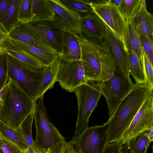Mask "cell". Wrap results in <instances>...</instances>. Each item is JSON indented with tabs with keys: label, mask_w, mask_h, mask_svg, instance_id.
<instances>
[{
	"label": "cell",
	"mask_w": 153,
	"mask_h": 153,
	"mask_svg": "<svg viewBox=\"0 0 153 153\" xmlns=\"http://www.w3.org/2000/svg\"><path fill=\"white\" fill-rule=\"evenodd\" d=\"M60 153H71L69 145L68 143L67 142Z\"/></svg>",
	"instance_id": "43"
},
{
	"label": "cell",
	"mask_w": 153,
	"mask_h": 153,
	"mask_svg": "<svg viewBox=\"0 0 153 153\" xmlns=\"http://www.w3.org/2000/svg\"><path fill=\"white\" fill-rule=\"evenodd\" d=\"M8 88V83H7L0 90V100H3L5 96Z\"/></svg>",
	"instance_id": "42"
},
{
	"label": "cell",
	"mask_w": 153,
	"mask_h": 153,
	"mask_svg": "<svg viewBox=\"0 0 153 153\" xmlns=\"http://www.w3.org/2000/svg\"><path fill=\"white\" fill-rule=\"evenodd\" d=\"M62 47V61L80 60L81 52L80 44L74 33L68 31H64Z\"/></svg>",
	"instance_id": "22"
},
{
	"label": "cell",
	"mask_w": 153,
	"mask_h": 153,
	"mask_svg": "<svg viewBox=\"0 0 153 153\" xmlns=\"http://www.w3.org/2000/svg\"><path fill=\"white\" fill-rule=\"evenodd\" d=\"M93 42L99 57L101 71L98 82H103L109 80L114 74L116 65L103 41L95 39H91Z\"/></svg>",
	"instance_id": "19"
},
{
	"label": "cell",
	"mask_w": 153,
	"mask_h": 153,
	"mask_svg": "<svg viewBox=\"0 0 153 153\" xmlns=\"http://www.w3.org/2000/svg\"><path fill=\"white\" fill-rule=\"evenodd\" d=\"M7 36L58 54L46 42L39 33L29 23L19 22L7 34Z\"/></svg>",
	"instance_id": "14"
},
{
	"label": "cell",
	"mask_w": 153,
	"mask_h": 153,
	"mask_svg": "<svg viewBox=\"0 0 153 153\" xmlns=\"http://www.w3.org/2000/svg\"><path fill=\"white\" fill-rule=\"evenodd\" d=\"M140 63L143 71L146 85L153 91V68L145 54L143 51Z\"/></svg>",
	"instance_id": "32"
},
{
	"label": "cell",
	"mask_w": 153,
	"mask_h": 153,
	"mask_svg": "<svg viewBox=\"0 0 153 153\" xmlns=\"http://www.w3.org/2000/svg\"><path fill=\"white\" fill-rule=\"evenodd\" d=\"M93 13L97 15L126 45L127 23L119 9L109 0L98 4H89Z\"/></svg>",
	"instance_id": "8"
},
{
	"label": "cell",
	"mask_w": 153,
	"mask_h": 153,
	"mask_svg": "<svg viewBox=\"0 0 153 153\" xmlns=\"http://www.w3.org/2000/svg\"><path fill=\"white\" fill-rule=\"evenodd\" d=\"M140 3L141 0H121L118 9L127 23L135 19Z\"/></svg>",
	"instance_id": "28"
},
{
	"label": "cell",
	"mask_w": 153,
	"mask_h": 153,
	"mask_svg": "<svg viewBox=\"0 0 153 153\" xmlns=\"http://www.w3.org/2000/svg\"><path fill=\"white\" fill-rule=\"evenodd\" d=\"M53 13L51 21L57 28L75 34H82V14L71 10L60 0H48Z\"/></svg>",
	"instance_id": "11"
},
{
	"label": "cell",
	"mask_w": 153,
	"mask_h": 153,
	"mask_svg": "<svg viewBox=\"0 0 153 153\" xmlns=\"http://www.w3.org/2000/svg\"><path fill=\"white\" fill-rule=\"evenodd\" d=\"M68 8L79 14L85 15L94 13L91 8L79 0H60Z\"/></svg>",
	"instance_id": "33"
},
{
	"label": "cell",
	"mask_w": 153,
	"mask_h": 153,
	"mask_svg": "<svg viewBox=\"0 0 153 153\" xmlns=\"http://www.w3.org/2000/svg\"><path fill=\"white\" fill-rule=\"evenodd\" d=\"M108 123L88 127L71 141L82 153H104L107 143Z\"/></svg>",
	"instance_id": "7"
},
{
	"label": "cell",
	"mask_w": 153,
	"mask_h": 153,
	"mask_svg": "<svg viewBox=\"0 0 153 153\" xmlns=\"http://www.w3.org/2000/svg\"><path fill=\"white\" fill-rule=\"evenodd\" d=\"M109 1L112 4L119 8L121 4V0H109Z\"/></svg>",
	"instance_id": "44"
},
{
	"label": "cell",
	"mask_w": 153,
	"mask_h": 153,
	"mask_svg": "<svg viewBox=\"0 0 153 153\" xmlns=\"http://www.w3.org/2000/svg\"><path fill=\"white\" fill-rule=\"evenodd\" d=\"M4 49L3 47L0 50V56L4 54Z\"/></svg>",
	"instance_id": "46"
},
{
	"label": "cell",
	"mask_w": 153,
	"mask_h": 153,
	"mask_svg": "<svg viewBox=\"0 0 153 153\" xmlns=\"http://www.w3.org/2000/svg\"><path fill=\"white\" fill-rule=\"evenodd\" d=\"M2 45L15 47L23 49L36 58L44 66L52 62L58 54L38 46L10 38L7 36Z\"/></svg>",
	"instance_id": "16"
},
{
	"label": "cell",
	"mask_w": 153,
	"mask_h": 153,
	"mask_svg": "<svg viewBox=\"0 0 153 153\" xmlns=\"http://www.w3.org/2000/svg\"><path fill=\"white\" fill-rule=\"evenodd\" d=\"M80 1L88 6L89 4H98L105 2V0H79Z\"/></svg>",
	"instance_id": "40"
},
{
	"label": "cell",
	"mask_w": 153,
	"mask_h": 153,
	"mask_svg": "<svg viewBox=\"0 0 153 153\" xmlns=\"http://www.w3.org/2000/svg\"><path fill=\"white\" fill-rule=\"evenodd\" d=\"M128 70L136 83H142L144 82V75L140 61L131 51L128 50Z\"/></svg>",
	"instance_id": "29"
},
{
	"label": "cell",
	"mask_w": 153,
	"mask_h": 153,
	"mask_svg": "<svg viewBox=\"0 0 153 153\" xmlns=\"http://www.w3.org/2000/svg\"><path fill=\"white\" fill-rule=\"evenodd\" d=\"M125 40L128 50L133 53L140 62L143 50L140 42V32L135 19L127 23Z\"/></svg>",
	"instance_id": "23"
},
{
	"label": "cell",
	"mask_w": 153,
	"mask_h": 153,
	"mask_svg": "<svg viewBox=\"0 0 153 153\" xmlns=\"http://www.w3.org/2000/svg\"><path fill=\"white\" fill-rule=\"evenodd\" d=\"M0 153H2V152H1V151L0 150Z\"/></svg>",
	"instance_id": "49"
},
{
	"label": "cell",
	"mask_w": 153,
	"mask_h": 153,
	"mask_svg": "<svg viewBox=\"0 0 153 153\" xmlns=\"http://www.w3.org/2000/svg\"><path fill=\"white\" fill-rule=\"evenodd\" d=\"M62 61V55L58 54L53 62L44 68L42 82L38 95V100L43 97L46 91L53 87L56 81Z\"/></svg>",
	"instance_id": "20"
},
{
	"label": "cell",
	"mask_w": 153,
	"mask_h": 153,
	"mask_svg": "<svg viewBox=\"0 0 153 153\" xmlns=\"http://www.w3.org/2000/svg\"><path fill=\"white\" fill-rule=\"evenodd\" d=\"M134 19L139 31L153 45V16L147 10L146 0H141L140 6Z\"/></svg>",
	"instance_id": "21"
},
{
	"label": "cell",
	"mask_w": 153,
	"mask_h": 153,
	"mask_svg": "<svg viewBox=\"0 0 153 153\" xmlns=\"http://www.w3.org/2000/svg\"><path fill=\"white\" fill-rule=\"evenodd\" d=\"M4 54L10 56L21 65L35 72L42 70L45 66L33 56L26 51L15 47L2 45Z\"/></svg>",
	"instance_id": "18"
},
{
	"label": "cell",
	"mask_w": 153,
	"mask_h": 153,
	"mask_svg": "<svg viewBox=\"0 0 153 153\" xmlns=\"http://www.w3.org/2000/svg\"><path fill=\"white\" fill-rule=\"evenodd\" d=\"M3 100H0V107L2 103V102Z\"/></svg>",
	"instance_id": "48"
},
{
	"label": "cell",
	"mask_w": 153,
	"mask_h": 153,
	"mask_svg": "<svg viewBox=\"0 0 153 153\" xmlns=\"http://www.w3.org/2000/svg\"><path fill=\"white\" fill-rule=\"evenodd\" d=\"M71 153H82L77 146L71 140L68 142Z\"/></svg>",
	"instance_id": "39"
},
{
	"label": "cell",
	"mask_w": 153,
	"mask_h": 153,
	"mask_svg": "<svg viewBox=\"0 0 153 153\" xmlns=\"http://www.w3.org/2000/svg\"><path fill=\"white\" fill-rule=\"evenodd\" d=\"M56 81L61 87L70 92L87 83L83 66L80 60L64 61L60 66Z\"/></svg>",
	"instance_id": "12"
},
{
	"label": "cell",
	"mask_w": 153,
	"mask_h": 153,
	"mask_svg": "<svg viewBox=\"0 0 153 153\" xmlns=\"http://www.w3.org/2000/svg\"><path fill=\"white\" fill-rule=\"evenodd\" d=\"M103 23L105 27L103 40L105 46L116 65L126 76L129 75L128 55L127 47L111 29L104 22Z\"/></svg>",
	"instance_id": "13"
},
{
	"label": "cell",
	"mask_w": 153,
	"mask_h": 153,
	"mask_svg": "<svg viewBox=\"0 0 153 153\" xmlns=\"http://www.w3.org/2000/svg\"><path fill=\"white\" fill-rule=\"evenodd\" d=\"M140 42L143 51L145 54L151 65L153 66V45L144 35L140 32Z\"/></svg>",
	"instance_id": "34"
},
{
	"label": "cell",
	"mask_w": 153,
	"mask_h": 153,
	"mask_svg": "<svg viewBox=\"0 0 153 153\" xmlns=\"http://www.w3.org/2000/svg\"><path fill=\"white\" fill-rule=\"evenodd\" d=\"M0 136L11 142L22 151L27 150V146L20 127L15 129L0 120Z\"/></svg>",
	"instance_id": "25"
},
{
	"label": "cell",
	"mask_w": 153,
	"mask_h": 153,
	"mask_svg": "<svg viewBox=\"0 0 153 153\" xmlns=\"http://www.w3.org/2000/svg\"><path fill=\"white\" fill-rule=\"evenodd\" d=\"M33 114L36 129L34 144L36 150L42 153H60L67 142L50 122L43 97L39 99Z\"/></svg>",
	"instance_id": "3"
},
{
	"label": "cell",
	"mask_w": 153,
	"mask_h": 153,
	"mask_svg": "<svg viewBox=\"0 0 153 153\" xmlns=\"http://www.w3.org/2000/svg\"><path fill=\"white\" fill-rule=\"evenodd\" d=\"M33 119V113L30 114L24 120L20 127L24 136L29 153H42L37 151L34 147L32 133V127Z\"/></svg>",
	"instance_id": "30"
},
{
	"label": "cell",
	"mask_w": 153,
	"mask_h": 153,
	"mask_svg": "<svg viewBox=\"0 0 153 153\" xmlns=\"http://www.w3.org/2000/svg\"><path fill=\"white\" fill-rule=\"evenodd\" d=\"M152 91L144 82L141 84L135 82L134 84L108 121L107 143L117 142L121 138Z\"/></svg>",
	"instance_id": "1"
},
{
	"label": "cell",
	"mask_w": 153,
	"mask_h": 153,
	"mask_svg": "<svg viewBox=\"0 0 153 153\" xmlns=\"http://www.w3.org/2000/svg\"><path fill=\"white\" fill-rule=\"evenodd\" d=\"M104 153H129L127 143L114 142L107 143Z\"/></svg>",
	"instance_id": "35"
},
{
	"label": "cell",
	"mask_w": 153,
	"mask_h": 153,
	"mask_svg": "<svg viewBox=\"0 0 153 153\" xmlns=\"http://www.w3.org/2000/svg\"><path fill=\"white\" fill-rule=\"evenodd\" d=\"M22 153H29L28 149L22 151Z\"/></svg>",
	"instance_id": "47"
},
{
	"label": "cell",
	"mask_w": 153,
	"mask_h": 153,
	"mask_svg": "<svg viewBox=\"0 0 153 153\" xmlns=\"http://www.w3.org/2000/svg\"><path fill=\"white\" fill-rule=\"evenodd\" d=\"M148 131L142 132L126 143L129 153H146L151 143Z\"/></svg>",
	"instance_id": "27"
},
{
	"label": "cell",
	"mask_w": 153,
	"mask_h": 153,
	"mask_svg": "<svg viewBox=\"0 0 153 153\" xmlns=\"http://www.w3.org/2000/svg\"><path fill=\"white\" fill-rule=\"evenodd\" d=\"M148 138L151 142L153 141V128L148 131Z\"/></svg>",
	"instance_id": "45"
},
{
	"label": "cell",
	"mask_w": 153,
	"mask_h": 153,
	"mask_svg": "<svg viewBox=\"0 0 153 153\" xmlns=\"http://www.w3.org/2000/svg\"><path fill=\"white\" fill-rule=\"evenodd\" d=\"M3 54L0 56V90L7 83L8 80L7 66L5 58L2 56Z\"/></svg>",
	"instance_id": "37"
},
{
	"label": "cell",
	"mask_w": 153,
	"mask_h": 153,
	"mask_svg": "<svg viewBox=\"0 0 153 153\" xmlns=\"http://www.w3.org/2000/svg\"><path fill=\"white\" fill-rule=\"evenodd\" d=\"M82 34L87 38L103 41L105 27L102 20L96 14L90 13L82 16Z\"/></svg>",
	"instance_id": "17"
},
{
	"label": "cell",
	"mask_w": 153,
	"mask_h": 153,
	"mask_svg": "<svg viewBox=\"0 0 153 153\" xmlns=\"http://www.w3.org/2000/svg\"><path fill=\"white\" fill-rule=\"evenodd\" d=\"M7 36V34L4 32L0 23V50L2 48V44Z\"/></svg>",
	"instance_id": "41"
},
{
	"label": "cell",
	"mask_w": 153,
	"mask_h": 153,
	"mask_svg": "<svg viewBox=\"0 0 153 153\" xmlns=\"http://www.w3.org/2000/svg\"><path fill=\"white\" fill-rule=\"evenodd\" d=\"M80 47L81 61L87 81L98 82L101 68L99 57L93 41L82 34H75Z\"/></svg>",
	"instance_id": "9"
},
{
	"label": "cell",
	"mask_w": 153,
	"mask_h": 153,
	"mask_svg": "<svg viewBox=\"0 0 153 153\" xmlns=\"http://www.w3.org/2000/svg\"><path fill=\"white\" fill-rule=\"evenodd\" d=\"M31 11L32 19L30 22L52 20L53 13L48 0H32Z\"/></svg>",
	"instance_id": "24"
},
{
	"label": "cell",
	"mask_w": 153,
	"mask_h": 153,
	"mask_svg": "<svg viewBox=\"0 0 153 153\" xmlns=\"http://www.w3.org/2000/svg\"><path fill=\"white\" fill-rule=\"evenodd\" d=\"M32 0H19L18 3L17 19L19 22L25 23L31 22Z\"/></svg>",
	"instance_id": "31"
},
{
	"label": "cell",
	"mask_w": 153,
	"mask_h": 153,
	"mask_svg": "<svg viewBox=\"0 0 153 153\" xmlns=\"http://www.w3.org/2000/svg\"><path fill=\"white\" fill-rule=\"evenodd\" d=\"M19 0H10L4 18L1 23L7 34L19 22L17 19V7Z\"/></svg>",
	"instance_id": "26"
},
{
	"label": "cell",
	"mask_w": 153,
	"mask_h": 153,
	"mask_svg": "<svg viewBox=\"0 0 153 153\" xmlns=\"http://www.w3.org/2000/svg\"><path fill=\"white\" fill-rule=\"evenodd\" d=\"M153 128V93L146 100L130 125L117 142L123 144L139 134Z\"/></svg>",
	"instance_id": "10"
},
{
	"label": "cell",
	"mask_w": 153,
	"mask_h": 153,
	"mask_svg": "<svg viewBox=\"0 0 153 153\" xmlns=\"http://www.w3.org/2000/svg\"><path fill=\"white\" fill-rule=\"evenodd\" d=\"M10 0H0V23L2 22L7 9Z\"/></svg>",
	"instance_id": "38"
},
{
	"label": "cell",
	"mask_w": 153,
	"mask_h": 153,
	"mask_svg": "<svg viewBox=\"0 0 153 153\" xmlns=\"http://www.w3.org/2000/svg\"><path fill=\"white\" fill-rule=\"evenodd\" d=\"M5 55L8 68V79H10L32 100L36 102L42 82L43 69L38 72L24 67L12 58Z\"/></svg>",
	"instance_id": "5"
},
{
	"label": "cell",
	"mask_w": 153,
	"mask_h": 153,
	"mask_svg": "<svg viewBox=\"0 0 153 153\" xmlns=\"http://www.w3.org/2000/svg\"><path fill=\"white\" fill-rule=\"evenodd\" d=\"M0 150L2 153H22L16 145L0 136Z\"/></svg>",
	"instance_id": "36"
},
{
	"label": "cell",
	"mask_w": 153,
	"mask_h": 153,
	"mask_svg": "<svg viewBox=\"0 0 153 153\" xmlns=\"http://www.w3.org/2000/svg\"><path fill=\"white\" fill-rule=\"evenodd\" d=\"M28 23L50 47L58 54L62 55L64 31L57 28L51 21Z\"/></svg>",
	"instance_id": "15"
},
{
	"label": "cell",
	"mask_w": 153,
	"mask_h": 153,
	"mask_svg": "<svg viewBox=\"0 0 153 153\" xmlns=\"http://www.w3.org/2000/svg\"><path fill=\"white\" fill-rule=\"evenodd\" d=\"M0 107V120L15 129L19 128L26 117L33 113L36 102L32 100L10 79Z\"/></svg>",
	"instance_id": "2"
},
{
	"label": "cell",
	"mask_w": 153,
	"mask_h": 153,
	"mask_svg": "<svg viewBox=\"0 0 153 153\" xmlns=\"http://www.w3.org/2000/svg\"><path fill=\"white\" fill-rule=\"evenodd\" d=\"M78 101V112L74 137L79 135L88 127L89 118L102 96L96 83L91 81L77 87L74 92Z\"/></svg>",
	"instance_id": "4"
},
{
	"label": "cell",
	"mask_w": 153,
	"mask_h": 153,
	"mask_svg": "<svg viewBox=\"0 0 153 153\" xmlns=\"http://www.w3.org/2000/svg\"><path fill=\"white\" fill-rule=\"evenodd\" d=\"M96 84L106 100L110 117L134 84L130 75L126 76L116 65L114 74L111 78L106 81L97 82Z\"/></svg>",
	"instance_id": "6"
}]
</instances>
